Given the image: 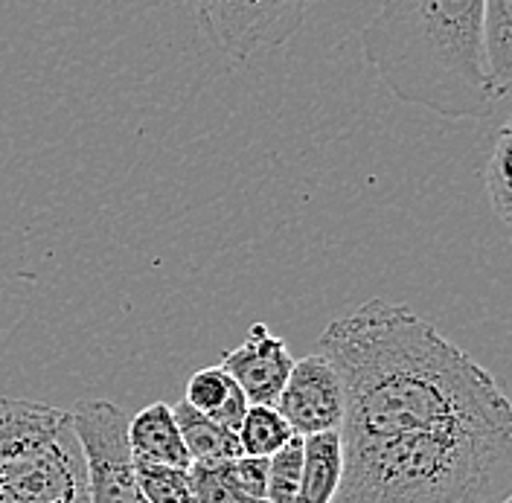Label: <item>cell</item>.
Listing matches in <instances>:
<instances>
[{"label": "cell", "instance_id": "6da1fadb", "mask_svg": "<svg viewBox=\"0 0 512 503\" xmlns=\"http://www.w3.org/2000/svg\"><path fill=\"white\" fill-rule=\"evenodd\" d=\"M318 352L344 384L341 442L512 428L498 381L402 303L367 300L332 320Z\"/></svg>", "mask_w": 512, "mask_h": 503}, {"label": "cell", "instance_id": "7a4b0ae2", "mask_svg": "<svg viewBox=\"0 0 512 503\" xmlns=\"http://www.w3.org/2000/svg\"><path fill=\"white\" fill-rule=\"evenodd\" d=\"M483 0H382L364 24V62L405 105L443 120L492 117L498 99L489 88L483 41Z\"/></svg>", "mask_w": 512, "mask_h": 503}, {"label": "cell", "instance_id": "3957f363", "mask_svg": "<svg viewBox=\"0 0 512 503\" xmlns=\"http://www.w3.org/2000/svg\"><path fill=\"white\" fill-rule=\"evenodd\" d=\"M332 503H512V428L341 442Z\"/></svg>", "mask_w": 512, "mask_h": 503}, {"label": "cell", "instance_id": "277c9868", "mask_svg": "<svg viewBox=\"0 0 512 503\" xmlns=\"http://www.w3.org/2000/svg\"><path fill=\"white\" fill-rule=\"evenodd\" d=\"M0 503H91L70 410L0 399Z\"/></svg>", "mask_w": 512, "mask_h": 503}, {"label": "cell", "instance_id": "5b68a950", "mask_svg": "<svg viewBox=\"0 0 512 503\" xmlns=\"http://www.w3.org/2000/svg\"><path fill=\"white\" fill-rule=\"evenodd\" d=\"M315 0H192V12L207 41L233 62L256 50L283 47L303 27Z\"/></svg>", "mask_w": 512, "mask_h": 503}, {"label": "cell", "instance_id": "8992f818", "mask_svg": "<svg viewBox=\"0 0 512 503\" xmlns=\"http://www.w3.org/2000/svg\"><path fill=\"white\" fill-rule=\"evenodd\" d=\"M73 425L85 454L91 503H146L128 448L126 413L105 399H91L73 410Z\"/></svg>", "mask_w": 512, "mask_h": 503}, {"label": "cell", "instance_id": "52a82bcc", "mask_svg": "<svg viewBox=\"0 0 512 503\" xmlns=\"http://www.w3.org/2000/svg\"><path fill=\"white\" fill-rule=\"evenodd\" d=\"M280 416L297 437L320 431H341L344 422V384L335 367L315 352L303 361H294L286 384L274 402Z\"/></svg>", "mask_w": 512, "mask_h": 503}, {"label": "cell", "instance_id": "ba28073f", "mask_svg": "<svg viewBox=\"0 0 512 503\" xmlns=\"http://www.w3.org/2000/svg\"><path fill=\"white\" fill-rule=\"evenodd\" d=\"M219 367L233 376L251 405H274L294 367V358L283 338L271 335L265 323H254L245 344L227 349Z\"/></svg>", "mask_w": 512, "mask_h": 503}, {"label": "cell", "instance_id": "9c48e42d", "mask_svg": "<svg viewBox=\"0 0 512 503\" xmlns=\"http://www.w3.org/2000/svg\"><path fill=\"white\" fill-rule=\"evenodd\" d=\"M128 448L134 463H158V466H192L187 445L181 437L172 405L155 402L128 419Z\"/></svg>", "mask_w": 512, "mask_h": 503}, {"label": "cell", "instance_id": "30bf717a", "mask_svg": "<svg viewBox=\"0 0 512 503\" xmlns=\"http://www.w3.org/2000/svg\"><path fill=\"white\" fill-rule=\"evenodd\" d=\"M344 474V451L338 431L303 437V474L294 503H332Z\"/></svg>", "mask_w": 512, "mask_h": 503}, {"label": "cell", "instance_id": "8fae6325", "mask_svg": "<svg viewBox=\"0 0 512 503\" xmlns=\"http://www.w3.org/2000/svg\"><path fill=\"white\" fill-rule=\"evenodd\" d=\"M480 41L489 88L498 102H504L512 91V0H483Z\"/></svg>", "mask_w": 512, "mask_h": 503}, {"label": "cell", "instance_id": "7c38bea8", "mask_svg": "<svg viewBox=\"0 0 512 503\" xmlns=\"http://www.w3.org/2000/svg\"><path fill=\"white\" fill-rule=\"evenodd\" d=\"M192 408L204 416H210L213 422H219L224 428L236 431L245 419L248 399L242 393V387L233 381V376L224 367H204L198 373H192L187 384V399Z\"/></svg>", "mask_w": 512, "mask_h": 503}, {"label": "cell", "instance_id": "4fadbf2b", "mask_svg": "<svg viewBox=\"0 0 512 503\" xmlns=\"http://www.w3.org/2000/svg\"><path fill=\"white\" fill-rule=\"evenodd\" d=\"M172 413L178 419V428H181V437H184L192 463H224V460L242 457V445H239L236 431L198 413L190 402H178Z\"/></svg>", "mask_w": 512, "mask_h": 503}, {"label": "cell", "instance_id": "5bb4252c", "mask_svg": "<svg viewBox=\"0 0 512 503\" xmlns=\"http://www.w3.org/2000/svg\"><path fill=\"white\" fill-rule=\"evenodd\" d=\"M236 437L242 445V454L268 460L294 437V431L274 405H248L242 425L236 428Z\"/></svg>", "mask_w": 512, "mask_h": 503}, {"label": "cell", "instance_id": "9a60e30c", "mask_svg": "<svg viewBox=\"0 0 512 503\" xmlns=\"http://www.w3.org/2000/svg\"><path fill=\"white\" fill-rule=\"evenodd\" d=\"M510 163H512V128L510 123L498 128L492 152L486 160V195H489V207L492 213L501 219V224L510 227L512 221V181H510Z\"/></svg>", "mask_w": 512, "mask_h": 503}, {"label": "cell", "instance_id": "2e32d148", "mask_svg": "<svg viewBox=\"0 0 512 503\" xmlns=\"http://www.w3.org/2000/svg\"><path fill=\"white\" fill-rule=\"evenodd\" d=\"M134 474L146 503H195L190 466L134 463Z\"/></svg>", "mask_w": 512, "mask_h": 503}, {"label": "cell", "instance_id": "e0dca14e", "mask_svg": "<svg viewBox=\"0 0 512 503\" xmlns=\"http://www.w3.org/2000/svg\"><path fill=\"white\" fill-rule=\"evenodd\" d=\"M300 474H303V437L291 440L268 457V486L265 495L268 503H294L300 489Z\"/></svg>", "mask_w": 512, "mask_h": 503}, {"label": "cell", "instance_id": "ac0fdd59", "mask_svg": "<svg viewBox=\"0 0 512 503\" xmlns=\"http://www.w3.org/2000/svg\"><path fill=\"white\" fill-rule=\"evenodd\" d=\"M192 498L195 503H251L233 480L230 460L224 463H192Z\"/></svg>", "mask_w": 512, "mask_h": 503}, {"label": "cell", "instance_id": "d6986e66", "mask_svg": "<svg viewBox=\"0 0 512 503\" xmlns=\"http://www.w3.org/2000/svg\"><path fill=\"white\" fill-rule=\"evenodd\" d=\"M230 472L233 480L239 483V489L245 492V498L251 503H268L265 486H268V460L265 457H236L230 460Z\"/></svg>", "mask_w": 512, "mask_h": 503}]
</instances>
